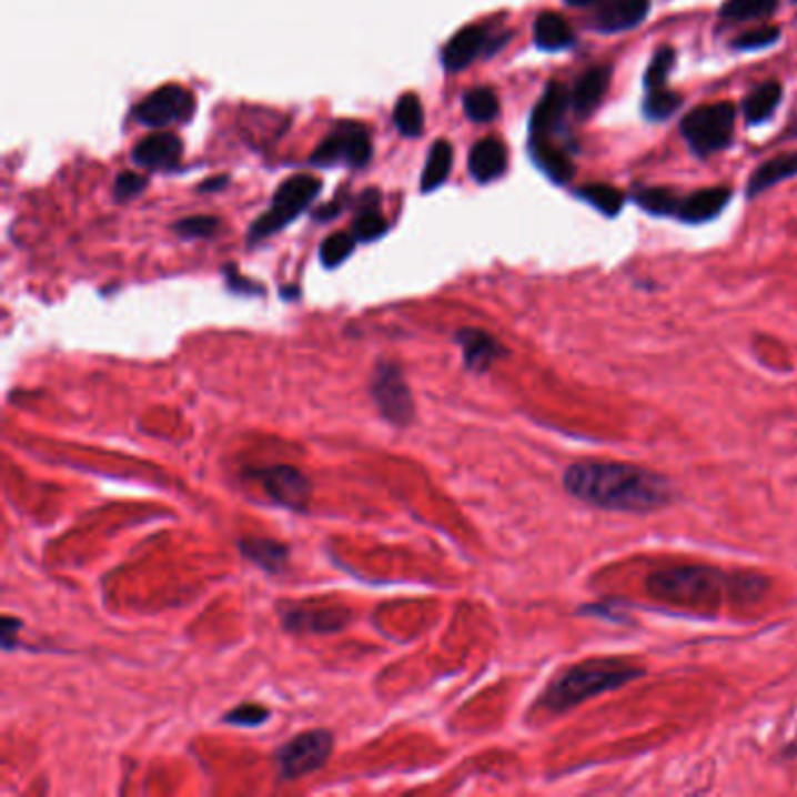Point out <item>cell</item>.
Returning <instances> with one entry per match:
<instances>
[{"mask_svg":"<svg viewBox=\"0 0 797 797\" xmlns=\"http://www.w3.org/2000/svg\"><path fill=\"white\" fill-rule=\"evenodd\" d=\"M534 42L545 52H559L573 46V31L557 12H543L534 21Z\"/></svg>","mask_w":797,"mask_h":797,"instance_id":"obj_23","label":"cell"},{"mask_svg":"<svg viewBox=\"0 0 797 797\" xmlns=\"http://www.w3.org/2000/svg\"><path fill=\"white\" fill-rule=\"evenodd\" d=\"M781 31L777 27H760V29H753L744 36H739L735 40V48L737 50H746V52H753V50H763V48H769L774 46V42L779 40Z\"/></svg>","mask_w":797,"mask_h":797,"instance_id":"obj_36","label":"cell"},{"mask_svg":"<svg viewBox=\"0 0 797 797\" xmlns=\"http://www.w3.org/2000/svg\"><path fill=\"white\" fill-rule=\"evenodd\" d=\"M351 232L361 243L374 241V239H380V236H384L389 232V220L380 211H376L374 206H367V209H363L359 213L356 220H353V230Z\"/></svg>","mask_w":797,"mask_h":797,"instance_id":"obj_32","label":"cell"},{"mask_svg":"<svg viewBox=\"0 0 797 797\" xmlns=\"http://www.w3.org/2000/svg\"><path fill=\"white\" fill-rule=\"evenodd\" d=\"M781 101V84L777 80H767L763 84H758L756 90H750L748 97L744 99V118L748 124H758L769 120V115L774 113V108L779 105Z\"/></svg>","mask_w":797,"mask_h":797,"instance_id":"obj_24","label":"cell"},{"mask_svg":"<svg viewBox=\"0 0 797 797\" xmlns=\"http://www.w3.org/2000/svg\"><path fill=\"white\" fill-rule=\"evenodd\" d=\"M332 746H335V739L327 729H309V733L293 737L276 750L279 777L293 781L321 769L330 758Z\"/></svg>","mask_w":797,"mask_h":797,"instance_id":"obj_7","label":"cell"},{"mask_svg":"<svg viewBox=\"0 0 797 797\" xmlns=\"http://www.w3.org/2000/svg\"><path fill=\"white\" fill-rule=\"evenodd\" d=\"M356 243H359V239L353 236V232L330 234L321 246V262L327 270L340 268V264L353 253V249H356Z\"/></svg>","mask_w":797,"mask_h":797,"instance_id":"obj_31","label":"cell"},{"mask_svg":"<svg viewBox=\"0 0 797 797\" xmlns=\"http://www.w3.org/2000/svg\"><path fill=\"white\" fill-rule=\"evenodd\" d=\"M454 164V150L447 141H435L426 164H424V173H422V190L424 192H433L437 190L442 183L450 179V171Z\"/></svg>","mask_w":797,"mask_h":797,"instance_id":"obj_25","label":"cell"},{"mask_svg":"<svg viewBox=\"0 0 797 797\" xmlns=\"http://www.w3.org/2000/svg\"><path fill=\"white\" fill-rule=\"evenodd\" d=\"M463 110H466L468 120L473 122H492L498 115L501 103L492 90H486V87H475V90L463 97Z\"/></svg>","mask_w":797,"mask_h":797,"instance_id":"obj_27","label":"cell"},{"mask_svg":"<svg viewBox=\"0 0 797 797\" xmlns=\"http://www.w3.org/2000/svg\"><path fill=\"white\" fill-rule=\"evenodd\" d=\"M564 3H568L573 8H587V6H594L596 0H564Z\"/></svg>","mask_w":797,"mask_h":797,"instance_id":"obj_41","label":"cell"},{"mask_svg":"<svg viewBox=\"0 0 797 797\" xmlns=\"http://www.w3.org/2000/svg\"><path fill=\"white\" fill-rule=\"evenodd\" d=\"M145 185H148V179L143 173L122 171L118 175L113 192H115V199H120V202H127V199H131V196H139L145 190Z\"/></svg>","mask_w":797,"mask_h":797,"instance_id":"obj_38","label":"cell"},{"mask_svg":"<svg viewBox=\"0 0 797 797\" xmlns=\"http://www.w3.org/2000/svg\"><path fill=\"white\" fill-rule=\"evenodd\" d=\"M531 160L555 183H566L573 175V162L549 139H531Z\"/></svg>","mask_w":797,"mask_h":797,"instance_id":"obj_21","label":"cell"},{"mask_svg":"<svg viewBox=\"0 0 797 797\" xmlns=\"http://www.w3.org/2000/svg\"><path fill=\"white\" fill-rule=\"evenodd\" d=\"M249 475L258 477L268 496L274 498L279 505L287 507V511H304L306 503L312 501V482L295 466L260 468L249 471Z\"/></svg>","mask_w":797,"mask_h":797,"instance_id":"obj_10","label":"cell"},{"mask_svg":"<svg viewBox=\"0 0 797 797\" xmlns=\"http://www.w3.org/2000/svg\"><path fill=\"white\" fill-rule=\"evenodd\" d=\"M372 397L376 403V410L382 412L384 418H389L395 426H407L414 418V397L407 389V382L403 376V370L395 363L382 361L376 363L372 372Z\"/></svg>","mask_w":797,"mask_h":797,"instance_id":"obj_8","label":"cell"},{"mask_svg":"<svg viewBox=\"0 0 797 797\" xmlns=\"http://www.w3.org/2000/svg\"><path fill=\"white\" fill-rule=\"evenodd\" d=\"M733 199V192L727 188H708V190H699L690 196L680 199V206L676 218L683 220L688 225H702L708 223L723 213V209L729 204Z\"/></svg>","mask_w":797,"mask_h":797,"instance_id":"obj_16","label":"cell"},{"mask_svg":"<svg viewBox=\"0 0 797 797\" xmlns=\"http://www.w3.org/2000/svg\"><path fill=\"white\" fill-rule=\"evenodd\" d=\"M797 175V152H784L779 158H771L769 162H765L763 167L756 169V173L750 175L746 194L756 196L763 194L765 190L779 185L788 179H795Z\"/></svg>","mask_w":797,"mask_h":797,"instance_id":"obj_20","label":"cell"},{"mask_svg":"<svg viewBox=\"0 0 797 797\" xmlns=\"http://www.w3.org/2000/svg\"><path fill=\"white\" fill-rule=\"evenodd\" d=\"M393 122L403 137L416 139L424 131V105L414 92L403 94L393 108Z\"/></svg>","mask_w":797,"mask_h":797,"instance_id":"obj_26","label":"cell"},{"mask_svg":"<svg viewBox=\"0 0 797 797\" xmlns=\"http://www.w3.org/2000/svg\"><path fill=\"white\" fill-rule=\"evenodd\" d=\"M239 549L243 557L270 573H281L287 562V555H291V549H287L283 543L274 538H258V536L243 538L239 543Z\"/></svg>","mask_w":797,"mask_h":797,"instance_id":"obj_22","label":"cell"},{"mask_svg":"<svg viewBox=\"0 0 797 797\" xmlns=\"http://www.w3.org/2000/svg\"><path fill=\"white\" fill-rule=\"evenodd\" d=\"M644 674V669L629 667V664L619 659H589L575 664V667L564 672L555 683H549V688L543 693L538 704L545 712L562 714L583 704L585 699L623 688V685L640 678Z\"/></svg>","mask_w":797,"mask_h":797,"instance_id":"obj_3","label":"cell"},{"mask_svg":"<svg viewBox=\"0 0 797 797\" xmlns=\"http://www.w3.org/2000/svg\"><path fill=\"white\" fill-rule=\"evenodd\" d=\"M456 342L463 349V363L473 372H486L498 359L505 356V346L490 332L477 327H463L456 332Z\"/></svg>","mask_w":797,"mask_h":797,"instance_id":"obj_13","label":"cell"},{"mask_svg":"<svg viewBox=\"0 0 797 797\" xmlns=\"http://www.w3.org/2000/svg\"><path fill=\"white\" fill-rule=\"evenodd\" d=\"M634 199L640 209L653 213V215H676L678 206H680V199L672 190H664V188L638 190Z\"/></svg>","mask_w":797,"mask_h":797,"instance_id":"obj_29","label":"cell"},{"mask_svg":"<svg viewBox=\"0 0 797 797\" xmlns=\"http://www.w3.org/2000/svg\"><path fill=\"white\" fill-rule=\"evenodd\" d=\"M608 78H611V71L604 69V65H596V69H589L587 73H583V78L578 82L573 84L571 108L575 115L587 118L594 113L596 105L602 103V99L608 90Z\"/></svg>","mask_w":797,"mask_h":797,"instance_id":"obj_18","label":"cell"},{"mask_svg":"<svg viewBox=\"0 0 797 797\" xmlns=\"http://www.w3.org/2000/svg\"><path fill=\"white\" fill-rule=\"evenodd\" d=\"M183 154V141L169 129L154 131L141 139L131 152V158L143 169H171L179 164Z\"/></svg>","mask_w":797,"mask_h":797,"instance_id":"obj_12","label":"cell"},{"mask_svg":"<svg viewBox=\"0 0 797 797\" xmlns=\"http://www.w3.org/2000/svg\"><path fill=\"white\" fill-rule=\"evenodd\" d=\"M321 192V181L312 173H295L283 181L272 199L270 211L260 215L251 228V241L268 239L293 223L300 213L312 206Z\"/></svg>","mask_w":797,"mask_h":797,"instance_id":"obj_4","label":"cell"},{"mask_svg":"<svg viewBox=\"0 0 797 797\" xmlns=\"http://www.w3.org/2000/svg\"><path fill=\"white\" fill-rule=\"evenodd\" d=\"M737 120V108L729 101L708 103L695 108L690 115H685L680 131L683 139L697 154H714L733 141V129Z\"/></svg>","mask_w":797,"mask_h":797,"instance_id":"obj_5","label":"cell"},{"mask_svg":"<svg viewBox=\"0 0 797 797\" xmlns=\"http://www.w3.org/2000/svg\"><path fill=\"white\" fill-rule=\"evenodd\" d=\"M351 623V613L344 608H321V611H287L283 615V627L287 632H312V634H335Z\"/></svg>","mask_w":797,"mask_h":797,"instance_id":"obj_15","label":"cell"},{"mask_svg":"<svg viewBox=\"0 0 797 797\" xmlns=\"http://www.w3.org/2000/svg\"><path fill=\"white\" fill-rule=\"evenodd\" d=\"M372 160V143L367 129L359 122H340L325 141L314 150V167H349L361 169Z\"/></svg>","mask_w":797,"mask_h":797,"instance_id":"obj_6","label":"cell"},{"mask_svg":"<svg viewBox=\"0 0 797 797\" xmlns=\"http://www.w3.org/2000/svg\"><path fill=\"white\" fill-rule=\"evenodd\" d=\"M468 167L477 183H492L501 179L507 167V150L498 139H482L471 152Z\"/></svg>","mask_w":797,"mask_h":797,"instance_id":"obj_19","label":"cell"},{"mask_svg":"<svg viewBox=\"0 0 797 797\" xmlns=\"http://www.w3.org/2000/svg\"><path fill=\"white\" fill-rule=\"evenodd\" d=\"M678 105H680V97L669 92L667 87H664V90L648 92L646 103H644V113H646L648 120H664V118L674 115L678 110Z\"/></svg>","mask_w":797,"mask_h":797,"instance_id":"obj_34","label":"cell"},{"mask_svg":"<svg viewBox=\"0 0 797 797\" xmlns=\"http://www.w3.org/2000/svg\"><path fill=\"white\" fill-rule=\"evenodd\" d=\"M779 0H727L720 14L723 19L733 21H748V19H763L777 10Z\"/></svg>","mask_w":797,"mask_h":797,"instance_id":"obj_30","label":"cell"},{"mask_svg":"<svg viewBox=\"0 0 797 797\" xmlns=\"http://www.w3.org/2000/svg\"><path fill=\"white\" fill-rule=\"evenodd\" d=\"M571 105V92L562 82H549L531 113V139H547L559 129Z\"/></svg>","mask_w":797,"mask_h":797,"instance_id":"obj_11","label":"cell"},{"mask_svg":"<svg viewBox=\"0 0 797 797\" xmlns=\"http://www.w3.org/2000/svg\"><path fill=\"white\" fill-rule=\"evenodd\" d=\"M564 490L583 503L617 513H653L674 498L667 477L617 461L573 463L564 473Z\"/></svg>","mask_w":797,"mask_h":797,"instance_id":"obj_1","label":"cell"},{"mask_svg":"<svg viewBox=\"0 0 797 797\" xmlns=\"http://www.w3.org/2000/svg\"><path fill=\"white\" fill-rule=\"evenodd\" d=\"M196 101L181 84H164L148 94L134 110V118L150 129H167L192 118Z\"/></svg>","mask_w":797,"mask_h":797,"instance_id":"obj_9","label":"cell"},{"mask_svg":"<svg viewBox=\"0 0 797 797\" xmlns=\"http://www.w3.org/2000/svg\"><path fill=\"white\" fill-rule=\"evenodd\" d=\"M578 196L583 199V202L592 204L596 211H602L604 215H617L625 206V194L611 185H602V183L581 188Z\"/></svg>","mask_w":797,"mask_h":797,"instance_id":"obj_28","label":"cell"},{"mask_svg":"<svg viewBox=\"0 0 797 797\" xmlns=\"http://www.w3.org/2000/svg\"><path fill=\"white\" fill-rule=\"evenodd\" d=\"M676 63V52L674 48H662L655 52L648 71H646V90L653 92V90H664L667 87V80H669V73L674 69Z\"/></svg>","mask_w":797,"mask_h":797,"instance_id":"obj_33","label":"cell"},{"mask_svg":"<svg viewBox=\"0 0 797 797\" xmlns=\"http://www.w3.org/2000/svg\"><path fill=\"white\" fill-rule=\"evenodd\" d=\"M270 718V708H264L260 704H241L236 708H232L230 714H225V723L230 725H246V727H258L264 720Z\"/></svg>","mask_w":797,"mask_h":797,"instance_id":"obj_37","label":"cell"},{"mask_svg":"<svg viewBox=\"0 0 797 797\" xmlns=\"http://www.w3.org/2000/svg\"><path fill=\"white\" fill-rule=\"evenodd\" d=\"M650 12V0H606L594 17V27L602 33H619L636 29Z\"/></svg>","mask_w":797,"mask_h":797,"instance_id":"obj_14","label":"cell"},{"mask_svg":"<svg viewBox=\"0 0 797 797\" xmlns=\"http://www.w3.org/2000/svg\"><path fill=\"white\" fill-rule=\"evenodd\" d=\"M173 230L185 239H206L220 230V220L215 215H192L179 220Z\"/></svg>","mask_w":797,"mask_h":797,"instance_id":"obj_35","label":"cell"},{"mask_svg":"<svg viewBox=\"0 0 797 797\" xmlns=\"http://www.w3.org/2000/svg\"><path fill=\"white\" fill-rule=\"evenodd\" d=\"M342 206H344L342 199H332L330 204H325L323 209H319L316 220H330V218H335V215L342 211Z\"/></svg>","mask_w":797,"mask_h":797,"instance_id":"obj_39","label":"cell"},{"mask_svg":"<svg viewBox=\"0 0 797 797\" xmlns=\"http://www.w3.org/2000/svg\"><path fill=\"white\" fill-rule=\"evenodd\" d=\"M758 573L729 575L712 566H676L655 571L646 578V589L659 602L688 608H718L725 599L753 602L767 589Z\"/></svg>","mask_w":797,"mask_h":797,"instance_id":"obj_2","label":"cell"},{"mask_svg":"<svg viewBox=\"0 0 797 797\" xmlns=\"http://www.w3.org/2000/svg\"><path fill=\"white\" fill-rule=\"evenodd\" d=\"M228 183H230L228 175H215V179H211V181L199 185V190H202V192H215V190H220V188H225Z\"/></svg>","mask_w":797,"mask_h":797,"instance_id":"obj_40","label":"cell"},{"mask_svg":"<svg viewBox=\"0 0 797 797\" xmlns=\"http://www.w3.org/2000/svg\"><path fill=\"white\" fill-rule=\"evenodd\" d=\"M486 42L490 40H486L484 27L461 29L456 36H452L447 46L442 48V54H440L442 65H445V69L452 73L468 69V65L477 59V54L486 48Z\"/></svg>","mask_w":797,"mask_h":797,"instance_id":"obj_17","label":"cell"}]
</instances>
